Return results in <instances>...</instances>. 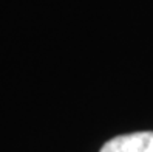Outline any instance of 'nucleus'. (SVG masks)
Segmentation results:
<instances>
[{
    "label": "nucleus",
    "mask_w": 153,
    "mask_h": 152,
    "mask_svg": "<svg viewBox=\"0 0 153 152\" xmlns=\"http://www.w3.org/2000/svg\"><path fill=\"white\" fill-rule=\"evenodd\" d=\"M101 152H153V132H133L108 140Z\"/></svg>",
    "instance_id": "1"
}]
</instances>
